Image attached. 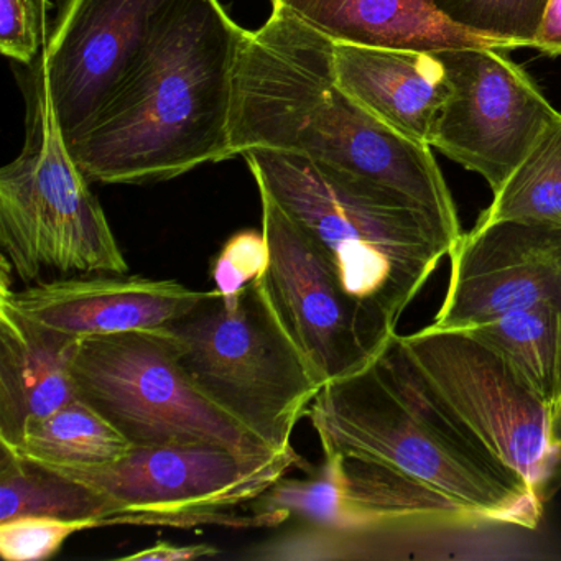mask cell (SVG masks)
I'll return each instance as SVG.
<instances>
[{
	"label": "cell",
	"instance_id": "cell-19",
	"mask_svg": "<svg viewBox=\"0 0 561 561\" xmlns=\"http://www.w3.org/2000/svg\"><path fill=\"white\" fill-rule=\"evenodd\" d=\"M133 448V443L110 420L77 397L28 425L21 442L9 449L42 465L88 468L119 461Z\"/></svg>",
	"mask_w": 561,
	"mask_h": 561
},
{
	"label": "cell",
	"instance_id": "cell-20",
	"mask_svg": "<svg viewBox=\"0 0 561 561\" xmlns=\"http://www.w3.org/2000/svg\"><path fill=\"white\" fill-rule=\"evenodd\" d=\"M522 221L561 228V114L494 192L476 225Z\"/></svg>",
	"mask_w": 561,
	"mask_h": 561
},
{
	"label": "cell",
	"instance_id": "cell-17",
	"mask_svg": "<svg viewBox=\"0 0 561 561\" xmlns=\"http://www.w3.org/2000/svg\"><path fill=\"white\" fill-rule=\"evenodd\" d=\"M123 512L111 495L0 446V522L38 515L81 522L91 530L111 527Z\"/></svg>",
	"mask_w": 561,
	"mask_h": 561
},
{
	"label": "cell",
	"instance_id": "cell-18",
	"mask_svg": "<svg viewBox=\"0 0 561 561\" xmlns=\"http://www.w3.org/2000/svg\"><path fill=\"white\" fill-rule=\"evenodd\" d=\"M465 330L497 351L553 412L561 399V305L541 301Z\"/></svg>",
	"mask_w": 561,
	"mask_h": 561
},
{
	"label": "cell",
	"instance_id": "cell-9",
	"mask_svg": "<svg viewBox=\"0 0 561 561\" xmlns=\"http://www.w3.org/2000/svg\"><path fill=\"white\" fill-rule=\"evenodd\" d=\"M259 196L271 249L261 284L275 313L323 386L359 373L396 330L344 291L320 245L267 192Z\"/></svg>",
	"mask_w": 561,
	"mask_h": 561
},
{
	"label": "cell",
	"instance_id": "cell-13",
	"mask_svg": "<svg viewBox=\"0 0 561 561\" xmlns=\"http://www.w3.org/2000/svg\"><path fill=\"white\" fill-rule=\"evenodd\" d=\"M213 291L193 290L176 280L126 274L60 277L0 290V300L35 323L67 336H100L162 330L192 313Z\"/></svg>",
	"mask_w": 561,
	"mask_h": 561
},
{
	"label": "cell",
	"instance_id": "cell-21",
	"mask_svg": "<svg viewBox=\"0 0 561 561\" xmlns=\"http://www.w3.org/2000/svg\"><path fill=\"white\" fill-rule=\"evenodd\" d=\"M455 27L497 50L534 47L550 0H432Z\"/></svg>",
	"mask_w": 561,
	"mask_h": 561
},
{
	"label": "cell",
	"instance_id": "cell-25",
	"mask_svg": "<svg viewBox=\"0 0 561 561\" xmlns=\"http://www.w3.org/2000/svg\"><path fill=\"white\" fill-rule=\"evenodd\" d=\"M221 554V550L215 545L193 543L176 545L172 541L159 540L150 547L142 548L136 553L119 557L121 561H193L203 558H215Z\"/></svg>",
	"mask_w": 561,
	"mask_h": 561
},
{
	"label": "cell",
	"instance_id": "cell-8",
	"mask_svg": "<svg viewBox=\"0 0 561 561\" xmlns=\"http://www.w3.org/2000/svg\"><path fill=\"white\" fill-rule=\"evenodd\" d=\"M402 337L456 419L543 497L561 459L551 438L550 407L497 351L469 330H436L428 324Z\"/></svg>",
	"mask_w": 561,
	"mask_h": 561
},
{
	"label": "cell",
	"instance_id": "cell-4",
	"mask_svg": "<svg viewBox=\"0 0 561 561\" xmlns=\"http://www.w3.org/2000/svg\"><path fill=\"white\" fill-rule=\"evenodd\" d=\"M25 142L0 170V249L25 285L60 277L127 274L129 265L90 180L68 150L44 58L27 78Z\"/></svg>",
	"mask_w": 561,
	"mask_h": 561
},
{
	"label": "cell",
	"instance_id": "cell-3",
	"mask_svg": "<svg viewBox=\"0 0 561 561\" xmlns=\"http://www.w3.org/2000/svg\"><path fill=\"white\" fill-rule=\"evenodd\" d=\"M244 159L257 188L320 245L344 291L392 330L455 248L428 215L359 176L275 150Z\"/></svg>",
	"mask_w": 561,
	"mask_h": 561
},
{
	"label": "cell",
	"instance_id": "cell-6",
	"mask_svg": "<svg viewBox=\"0 0 561 561\" xmlns=\"http://www.w3.org/2000/svg\"><path fill=\"white\" fill-rule=\"evenodd\" d=\"M71 377L78 399L134 446L206 443L249 459L280 455L195 386L170 328L81 337Z\"/></svg>",
	"mask_w": 561,
	"mask_h": 561
},
{
	"label": "cell",
	"instance_id": "cell-7",
	"mask_svg": "<svg viewBox=\"0 0 561 561\" xmlns=\"http://www.w3.org/2000/svg\"><path fill=\"white\" fill-rule=\"evenodd\" d=\"M50 468L121 502L124 512L111 527L275 528L290 518L287 512L252 508L251 514H238L232 508L252 504L290 469L310 465L295 448L274 458L249 459L225 446L176 443L134 446L111 465Z\"/></svg>",
	"mask_w": 561,
	"mask_h": 561
},
{
	"label": "cell",
	"instance_id": "cell-14",
	"mask_svg": "<svg viewBox=\"0 0 561 561\" xmlns=\"http://www.w3.org/2000/svg\"><path fill=\"white\" fill-rule=\"evenodd\" d=\"M334 73L337 84L370 116L430 146L451 93L435 54L334 44Z\"/></svg>",
	"mask_w": 561,
	"mask_h": 561
},
{
	"label": "cell",
	"instance_id": "cell-23",
	"mask_svg": "<svg viewBox=\"0 0 561 561\" xmlns=\"http://www.w3.org/2000/svg\"><path fill=\"white\" fill-rule=\"evenodd\" d=\"M271 265V249L264 231L245 229L226 241L213 262L215 290L225 298H236L249 285L264 277Z\"/></svg>",
	"mask_w": 561,
	"mask_h": 561
},
{
	"label": "cell",
	"instance_id": "cell-26",
	"mask_svg": "<svg viewBox=\"0 0 561 561\" xmlns=\"http://www.w3.org/2000/svg\"><path fill=\"white\" fill-rule=\"evenodd\" d=\"M534 48L550 55V57H560L561 0H550L547 12H545L543 22H541L540 32L535 38Z\"/></svg>",
	"mask_w": 561,
	"mask_h": 561
},
{
	"label": "cell",
	"instance_id": "cell-15",
	"mask_svg": "<svg viewBox=\"0 0 561 561\" xmlns=\"http://www.w3.org/2000/svg\"><path fill=\"white\" fill-rule=\"evenodd\" d=\"M78 341L0 300V445L14 448L28 425L77 399Z\"/></svg>",
	"mask_w": 561,
	"mask_h": 561
},
{
	"label": "cell",
	"instance_id": "cell-22",
	"mask_svg": "<svg viewBox=\"0 0 561 561\" xmlns=\"http://www.w3.org/2000/svg\"><path fill=\"white\" fill-rule=\"evenodd\" d=\"M80 531L81 522L38 515L11 518L0 522V554L5 561L48 560Z\"/></svg>",
	"mask_w": 561,
	"mask_h": 561
},
{
	"label": "cell",
	"instance_id": "cell-10",
	"mask_svg": "<svg viewBox=\"0 0 561 561\" xmlns=\"http://www.w3.org/2000/svg\"><path fill=\"white\" fill-rule=\"evenodd\" d=\"M435 55L451 93L433 127L430 147L478 173L497 192L561 113L497 48Z\"/></svg>",
	"mask_w": 561,
	"mask_h": 561
},
{
	"label": "cell",
	"instance_id": "cell-24",
	"mask_svg": "<svg viewBox=\"0 0 561 561\" xmlns=\"http://www.w3.org/2000/svg\"><path fill=\"white\" fill-rule=\"evenodd\" d=\"M48 0H0V51L19 64L41 57Z\"/></svg>",
	"mask_w": 561,
	"mask_h": 561
},
{
	"label": "cell",
	"instance_id": "cell-5",
	"mask_svg": "<svg viewBox=\"0 0 561 561\" xmlns=\"http://www.w3.org/2000/svg\"><path fill=\"white\" fill-rule=\"evenodd\" d=\"M190 379L277 453L323 382L282 324L261 278L239 297H211L170 327Z\"/></svg>",
	"mask_w": 561,
	"mask_h": 561
},
{
	"label": "cell",
	"instance_id": "cell-2",
	"mask_svg": "<svg viewBox=\"0 0 561 561\" xmlns=\"http://www.w3.org/2000/svg\"><path fill=\"white\" fill-rule=\"evenodd\" d=\"M245 34L219 0H176L113 100L68 144L88 180L169 182L236 157L229 126Z\"/></svg>",
	"mask_w": 561,
	"mask_h": 561
},
{
	"label": "cell",
	"instance_id": "cell-11",
	"mask_svg": "<svg viewBox=\"0 0 561 561\" xmlns=\"http://www.w3.org/2000/svg\"><path fill=\"white\" fill-rule=\"evenodd\" d=\"M175 2L65 0L42 58L67 144L113 100Z\"/></svg>",
	"mask_w": 561,
	"mask_h": 561
},
{
	"label": "cell",
	"instance_id": "cell-27",
	"mask_svg": "<svg viewBox=\"0 0 561 561\" xmlns=\"http://www.w3.org/2000/svg\"><path fill=\"white\" fill-rule=\"evenodd\" d=\"M551 438H553L554 446L561 453V399L553 409V415H551Z\"/></svg>",
	"mask_w": 561,
	"mask_h": 561
},
{
	"label": "cell",
	"instance_id": "cell-16",
	"mask_svg": "<svg viewBox=\"0 0 561 561\" xmlns=\"http://www.w3.org/2000/svg\"><path fill=\"white\" fill-rule=\"evenodd\" d=\"M334 44L438 54L492 47L449 24L432 0H272Z\"/></svg>",
	"mask_w": 561,
	"mask_h": 561
},
{
	"label": "cell",
	"instance_id": "cell-1",
	"mask_svg": "<svg viewBox=\"0 0 561 561\" xmlns=\"http://www.w3.org/2000/svg\"><path fill=\"white\" fill-rule=\"evenodd\" d=\"M305 416L323 462L252 507L370 535L540 524L543 497L456 419L397 333L369 366L327 383Z\"/></svg>",
	"mask_w": 561,
	"mask_h": 561
},
{
	"label": "cell",
	"instance_id": "cell-12",
	"mask_svg": "<svg viewBox=\"0 0 561 561\" xmlns=\"http://www.w3.org/2000/svg\"><path fill=\"white\" fill-rule=\"evenodd\" d=\"M445 301L430 324L465 330L541 301L561 305V228L476 225L449 252Z\"/></svg>",
	"mask_w": 561,
	"mask_h": 561
}]
</instances>
